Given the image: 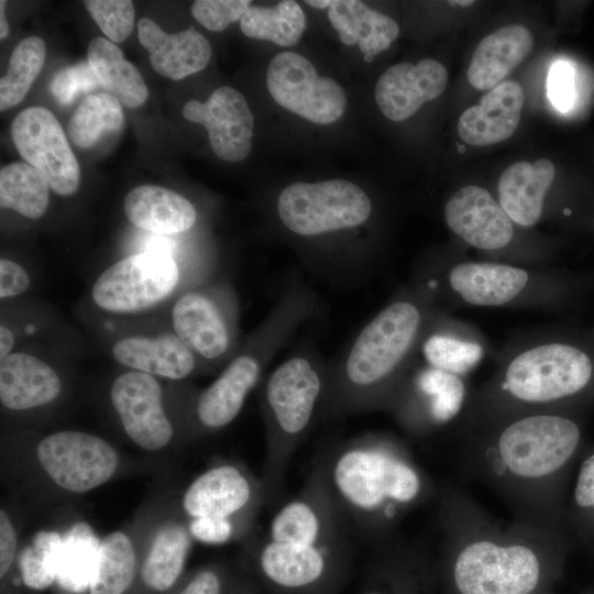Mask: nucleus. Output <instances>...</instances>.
I'll list each match as a JSON object with an SVG mask.
<instances>
[{"label": "nucleus", "instance_id": "obj_2", "mask_svg": "<svg viewBox=\"0 0 594 594\" xmlns=\"http://www.w3.org/2000/svg\"><path fill=\"white\" fill-rule=\"evenodd\" d=\"M442 556L457 594H534L561 553L560 530L501 520L454 486L440 488Z\"/></svg>", "mask_w": 594, "mask_h": 594}, {"label": "nucleus", "instance_id": "obj_48", "mask_svg": "<svg viewBox=\"0 0 594 594\" xmlns=\"http://www.w3.org/2000/svg\"><path fill=\"white\" fill-rule=\"evenodd\" d=\"M19 535L12 516L7 508L0 510V576L3 579L18 554Z\"/></svg>", "mask_w": 594, "mask_h": 594}, {"label": "nucleus", "instance_id": "obj_8", "mask_svg": "<svg viewBox=\"0 0 594 594\" xmlns=\"http://www.w3.org/2000/svg\"><path fill=\"white\" fill-rule=\"evenodd\" d=\"M276 212L287 231L315 239L359 229L370 220L373 205L360 186L345 179L296 182L279 193Z\"/></svg>", "mask_w": 594, "mask_h": 594}, {"label": "nucleus", "instance_id": "obj_26", "mask_svg": "<svg viewBox=\"0 0 594 594\" xmlns=\"http://www.w3.org/2000/svg\"><path fill=\"white\" fill-rule=\"evenodd\" d=\"M525 101L521 86L504 81L484 95L480 103L465 109L458 121L461 140L485 146L510 138L516 131Z\"/></svg>", "mask_w": 594, "mask_h": 594}, {"label": "nucleus", "instance_id": "obj_34", "mask_svg": "<svg viewBox=\"0 0 594 594\" xmlns=\"http://www.w3.org/2000/svg\"><path fill=\"white\" fill-rule=\"evenodd\" d=\"M139 542L125 530H114L101 540L89 594H124L135 580Z\"/></svg>", "mask_w": 594, "mask_h": 594}, {"label": "nucleus", "instance_id": "obj_52", "mask_svg": "<svg viewBox=\"0 0 594 594\" xmlns=\"http://www.w3.org/2000/svg\"><path fill=\"white\" fill-rule=\"evenodd\" d=\"M333 0H307L306 3L316 9H329Z\"/></svg>", "mask_w": 594, "mask_h": 594}, {"label": "nucleus", "instance_id": "obj_38", "mask_svg": "<svg viewBox=\"0 0 594 594\" xmlns=\"http://www.w3.org/2000/svg\"><path fill=\"white\" fill-rule=\"evenodd\" d=\"M122 103L108 92L90 94L84 98L72 116L67 133L80 148H89L105 134L116 133L123 127Z\"/></svg>", "mask_w": 594, "mask_h": 594}, {"label": "nucleus", "instance_id": "obj_54", "mask_svg": "<svg viewBox=\"0 0 594 594\" xmlns=\"http://www.w3.org/2000/svg\"><path fill=\"white\" fill-rule=\"evenodd\" d=\"M449 3L451 6L458 4V6H461V7H468V6L473 4L474 1H472V0L471 1H460V0H458V1H449Z\"/></svg>", "mask_w": 594, "mask_h": 594}, {"label": "nucleus", "instance_id": "obj_43", "mask_svg": "<svg viewBox=\"0 0 594 594\" xmlns=\"http://www.w3.org/2000/svg\"><path fill=\"white\" fill-rule=\"evenodd\" d=\"M251 3L250 0H197L190 13L206 29L221 32L241 19Z\"/></svg>", "mask_w": 594, "mask_h": 594}, {"label": "nucleus", "instance_id": "obj_29", "mask_svg": "<svg viewBox=\"0 0 594 594\" xmlns=\"http://www.w3.org/2000/svg\"><path fill=\"white\" fill-rule=\"evenodd\" d=\"M554 176V165L547 158L517 162L505 169L497 185L498 202L514 223L529 228L540 220Z\"/></svg>", "mask_w": 594, "mask_h": 594}, {"label": "nucleus", "instance_id": "obj_31", "mask_svg": "<svg viewBox=\"0 0 594 594\" xmlns=\"http://www.w3.org/2000/svg\"><path fill=\"white\" fill-rule=\"evenodd\" d=\"M123 208L133 226L161 235L184 233L197 221V210L188 199L155 185L131 189L124 198Z\"/></svg>", "mask_w": 594, "mask_h": 594}, {"label": "nucleus", "instance_id": "obj_33", "mask_svg": "<svg viewBox=\"0 0 594 594\" xmlns=\"http://www.w3.org/2000/svg\"><path fill=\"white\" fill-rule=\"evenodd\" d=\"M87 62L99 86L122 105L136 108L146 101L148 90L140 72L112 42L103 37L94 38L88 46Z\"/></svg>", "mask_w": 594, "mask_h": 594}, {"label": "nucleus", "instance_id": "obj_9", "mask_svg": "<svg viewBox=\"0 0 594 594\" xmlns=\"http://www.w3.org/2000/svg\"><path fill=\"white\" fill-rule=\"evenodd\" d=\"M182 268L162 250L128 255L103 270L91 286L94 304L102 311L128 315L163 302L177 289Z\"/></svg>", "mask_w": 594, "mask_h": 594}, {"label": "nucleus", "instance_id": "obj_1", "mask_svg": "<svg viewBox=\"0 0 594 594\" xmlns=\"http://www.w3.org/2000/svg\"><path fill=\"white\" fill-rule=\"evenodd\" d=\"M461 459L514 518L560 530L562 485L581 443L579 424L562 410L484 411L461 419Z\"/></svg>", "mask_w": 594, "mask_h": 594}, {"label": "nucleus", "instance_id": "obj_51", "mask_svg": "<svg viewBox=\"0 0 594 594\" xmlns=\"http://www.w3.org/2000/svg\"><path fill=\"white\" fill-rule=\"evenodd\" d=\"M6 1H0V38L3 40L9 34V25L4 14Z\"/></svg>", "mask_w": 594, "mask_h": 594}, {"label": "nucleus", "instance_id": "obj_19", "mask_svg": "<svg viewBox=\"0 0 594 594\" xmlns=\"http://www.w3.org/2000/svg\"><path fill=\"white\" fill-rule=\"evenodd\" d=\"M255 546L257 568L268 583L280 590L307 591L323 583L332 573L346 542L301 544L264 537Z\"/></svg>", "mask_w": 594, "mask_h": 594}, {"label": "nucleus", "instance_id": "obj_44", "mask_svg": "<svg viewBox=\"0 0 594 594\" xmlns=\"http://www.w3.org/2000/svg\"><path fill=\"white\" fill-rule=\"evenodd\" d=\"M548 97L561 112L571 110L576 100L575 66L568 59L556 61L548 74Z\"/></svg>", "mask_w": 594, "mask_h": 594}, {"label": "nucleus", "instance_id": "obj_35", "mask_svg": "<svg viewBox=\"0 0 594 594\" xmlns=\"http://www.w3.org/2000/svg\"><path fill=\"white\" fill-rule=\"evenodd\" d=\"M100 540L85 522L73 526L64 536L56 565V582L69 592L80 593L94 580Z\"/></svg>", "mask_w": 594, "mask_h": 594}, {"label": "nucleus", "instance_id": "obj_15", "mask_svg": "<svg viewBox=\"0 0 594 594\" xmlns=\"http://www.w3.org/2000/svg\"><path fill=\"white\" fill-rule=\"evenodd\" d=\"M346 527L319 457L300 492L271 519L266 538L277 542L331 544L345 541Z\"/></svg>", "mask_w": 594, "mask_h": 594}, {"label": "nucleus", "instance_id": "obj_10", "mask_svg": "<svg viewBox=\"0 0 594 594\" xmlns=\"http://www.w3.org/2000/svg\"><path fill=\"white\" fill-rule=\"evenodd\" d=\"M34 461L57 490L84 494L108 483L121 464L119 451L105 438L80 430H59L42 437Z\"/></svg>", "mask_w": 594, "mask_h": 594}, {"label": "nucleus", "instance_id": "obj_24", "mask_svg": "<svg viewBox=\"0 0 594 594\" xmlns=\"http://www.w3.org/2000/svg\"><path fill=\"white\" fill-rule=\"evenodd\" d=\"M448 84L446 67L424 58L387 68L375 85V101L382 113L399 122L414 116L424 103L439 97Z\"/></svg>", "mask_w": 594, "mask_h": 594}, {"label": "nucleus", "instance_id": "obj_5", "mask_svg": "<svg viewBox=\"0 0 594 594\" xmlns=\"http://www.w3.org/2000/svg\"><path fill=\"white\" fill-rule=\"evenodd\" d=\"M593 375V361L583 349L546 337L534 339L510 350L469 408L559 410L591 385Z\"/></svg>", "mask_w": 594, "mask_h": 594}, {"label": "nucleus", "instance_id": "obj_50", "mask_svg": "<svg viewBox=\"0 0 594 594\" xmlns=\"http://www.w3.org/2000/svg\"><path fill=\"white\" fill-rule=\"evenodd\" d=\"M15 331L2 319L0 324V359L12 353L15 350Z\"/></svg>", "mask_w": 594, "mask_h": 594}, {"label": "nucleus", "instance_id": "obj_36", "mask_svg": "<svg viewBox=\"0 0 594 594\" xmlns=\"http://www.w3.org/2000/svg\"><path fill=\"white\" fill-rule=\"evenodd\" d=\"M50 184L28 163H11L0 172V205L28 219H40L50 205Z\"/></svg>", "mask_w": 594, "mask_h": 594}, {"label": "nucleus", "instance_id": "obj_14", "mask_svg": "<svg viewBox=\"0 0 594 594\" xmlns=\"http://www.w3.org/2000/svg\"><path fill=\"white\" fill-rule=\"evenodd\" d=\"M266 85L279 106L317 124L336 122L346 107L343 88L330 77L318 75L306 57L294 52L273 57Z\"/></svg>", "mask_w": 594, "mask_h": 594}, {"label": "nucleus", "instance_id": "obj_40", "mask_svg": "<svg viewBox=\"0 0 594 594\" xmlns=\"http://www.w3.org/2000/svg\"><path fill=\"white\" fill-rule=\"evenodd\" d=\"M63 535L56 530H40L18 554L23 583L32 590H45L56 582L57 559Z\"/></svg>", "mask_w": 594, "mask_h": 594}, {"label": "nucleus", "instance_id": "obj_37", "mask_svg": "<svg viewBox=\"0 0 594 594\" xmlns=\"http://www.w3.org/2000/svg\"><path fill=\"white\" fill-rule=\"evenodd\" d=\"M240 28L249 37L292 46L304 34L306 16L293 0L279 1L274 7L251 4L240 19Z\"/></svg>", "mask_w": 594, "mask_h": 594}, {"label": "nucleus", "instance_id": "obj_53", "mask_svg": "<svg viewBox=\"0 0 594 594\" xmlns=\"http://www.w3.org/2000/svg\"><path fill=\"white\" fill-rule=\"evenodd\" d=\"M362 594H389V593H387L386 591H384L382 588H369L365 592H363Z\"/></svg>", "mask_w": 594, "mask_h": 594}, {"label": "nucleus", "instance_id": "obj_32", "mask_svg": "<svg viewBox=\"0 0 594 594\" xmlns=\"http://www.w3.org/2000/svg\"><path fill=\"white\" fill-rule=\"evenodd\" d=\"M328 19L345 45L359 44L366 63L397 38L398 24L359 0H333Z\"/></svg>", "mask_w": 594, "mask_h": 594}, {"label": "nucleus", "instance_id": "obj_21", "mask_svg": "<svg viewBox=\"0 0 594 594\" xmlns=\"http://www.w3.org/2000/svg\"><path fill=\"white\" fill-rule=\"evenodd\" d=\"M444 220L465 243L482 251H501L514 238V222L485 188L469 185L448 200Z\"/></svg>", "mask_w": 594, "mask_h": 594}, {"label": "nucleus", "instance_id": "obj_17", "mask_svg": "<svg viewBox=\"0 0 594 594\" xmlns=\"http://www.w3.org/2000/svg\"><path fill=\"white\" fill-rule=\"evenodd\" d=\"M12 141L21 157L47 179L61 196L75 194L80 168L56 117L43 107L22 110L11 124Z\"/></svg>", "mask_w": 594, "mask_h": 594}, {"label": "nucleus", "instance_id": "obj_7", "mask_svg": "<svg viewBox=\"0 0 594 594\" xmlns=\"http://www.w3.org/2000/svg\"><path fill=\"white\" fill-rule=\"evenodd\" d=\"M170 324L206 370L226 365L242 343L237 297L224 280L202 282L184 290L174 300Z\"/></svg>", "mask_w": 594, "mask_h": 594}, {"label": "nucleus", "instance_id": "obj_12", "mask_svg": "<svg viewBox=\"0 0 594 594\" xmlns=\"http://www.w3.org/2000/svg\"><path fill=\"white\" fill-rule=\"evenodd\" d=\"M465 377L416 358L388 411L409 435H432L462 419L471 403Z\"/></svg>", "mask_w": 594, "mask_h": 594}, {"label": "nucleus", "instance_id": "obj_18", "mask_svg": "<svg viewBox=\"0 0 594 594\" xmlns=\"http://www.w3.org/2000/svg\"><path fill=\"white\" fill-rule=\"evenodd\" d=\"M263 378L258 363L237 352L209 386L191 395L186 408L188 432L198 437L229 426Z\"/></svg>", "mask_w": 594, "mask_h": 594}, {"label": "nucleus", "instance_id": "obj_45", "mask_svg": "<svg viewBox=\"0 0 594 594\" xmlns=\"http://www.w3.org/2000/svg\"><path fill=\"white\" fill-rule=\"evenodd\" d=\"M187 521L193 539L206 544H224L248 534L229 520L198 518Z\"/></svg>", "mask_w": 594, "mask_h": 594}, {"label": "nucleus", "instance_id": "obj_41", "mask_svg": "<svg viewBox=\"0 0 594 594\" xmlns=\"http://www.w3.org/2000/svg\"><path fill=\"white\" fill-rule=\"evenodd\" d=\"M85 7L109 40L123 42L134 26V7L130 0H86Z\"/></svg>", "mask_w": 594, "mask_h": 594}, {"label": "nucleus", "instance_id": "obj_4", "mask_svg": "<svg viewBox=\"0 0 594 594\" xmlns=\"http://www.w3.org/2000/svg\"><path fill=\"white\" fill-rule=\"evenodd\" d=\"M348 527L385 546L402 520L440 488L398 438L372 432L320 457Z\"/></svg>", "mask_w": 594, "mask_h": 594}, {"label": "nucleus", "instance_id": "obj_46", "mask_svg": "<svg viewBox=\"0 0 594 594\" xmlns=\"http://www.w3.org/2000/svg\"><path fill=\"white\" fill-rule=\"evenodd\" d=\"M31 285L28 271L8 257L0 258V298L2 301L23 295Z\"/></svg>", "mask_w": 594, "mask_h": 594}, {"label": "nucleus", "instance_id": "obj_47", "mask_svg": "<svg viewBox=\"0 0 594 594\" xmlns=\"http://www.w3.org/2000/svg\"><path fill=\"white\" fill-rule=\"evenodd\" d=\"M573 505L580 513L594 512V452L581 463L573 491Z\"/></svg>", "mask_w": 594, "mask_h": 594}, {"label": "nucleus", "instance_id": "obj_11", "mask_svg": "<svg viewBox=\"0 0 594 594\" xmlns=\"http://www.w3.org/2000/svg\"><path fill=\"white\" fill-rule=\"evenodd\" d=\"M440 277L419 280L432 290L444 287L460 301L475 307L546 305V276L509 263L463 261L444 270Z\"/></svg>", "mask_w": 594, "mask_h": 594}, {"label": "nucleus", "instance_id": "obj_20", "mask_svg": "<svg viewBox=\"0 0 594 594\" xmlns=\"http://www.w3.org/2000/svg\"><path fill=\"white\" fill-rule=\"evenodd\" d=\"M183 116L206 128L211 148L222 161L239 162L250 154L254 118L239 90L222 86L205 102L189 100Z\"/></svg>", "mask_w": 594, "mask_h": 594}, {"label": "nucleus", "instance_id": "obj_25", "mask_svg": "<svg viewBox=\"0 0 594 594\" xmlns=\"http://www.w3.org/2000/svg\"><path fill=\"white\" fill-rule=\"evenodd\" d=\"M193 541L180 509L157 519L141 542L145 547L140 566L144 585L155 592L170 588L184 570Z\"/></svg>", "mask_w": 594, "mask_h": 594}, {"label": "nucleus", "instance_id": "obj_39", "mask_svg": "<svg viewBox=\"0 0 594 594\" xmlns=\"http://www.w3.org/2000/svg\"><path fill=\"white\" fill-rule=\"evenodd\" d=\"M46 56V44L38 36L23 38L13 50L7 73L0 80V110L23 100L40 74Z\"/></svg>", "mask_w": 594, "mask_h": 594}, {"label": "nucleus", "instance_id": "obj_23", "mask_svg": "<svg viewBox=\"0 0 594 594\" xmlns=\"http://www.w3.org/2000/svg\"><path fill=\"white\" fill-rule=\"evenodd\" d=\"M64 392L57 369L45 359L14 350L0 359V403L11 413H30L55 404Z\"/></svg>", "mask_w": 594, "mask_h": 594}, {"label": "nucleus", "instance_id": "obj_6", "mask_svg": "<svg viewBox=\"0 0 594 594\" xmlns=\"http://www.w3.org/2000/svg\"><path fill=\"white\" fill-rule=\"evenodd\" d=\"M327 384L328 361L310 343L301 344L262 380L266 501L280 496L293 454L320 416Z\"/></svg>", "mask_w": 594, "mask_h": 594}, {"label": "nucleus", "instance_id": "obj_49", "mask_svg": "<svg viewBox=\"0 0 594 594\" xmlns=\"http://www.w3.org/2000/svg\"><path fill=\"white\" fill-rule=\"evenodd\" d=\"M222 587L219 571L207 568L197 572L177 594H222Z\"/></svg>", "mask_w": 594, "mask_h": 594}, {"label": "nucleus", "instance_id": "obj_22", "mask_svg": "<svg viewBox=\"0 0 594 594\" xmlns=\"http://www.w3.org/2000/svg\"><path fill=\"white\" fill-rule=\"evenodd\" d=\"M110 353L127 370L160 380L182 381L206 370L199 358L173 331L122 336L113 341Z\"/></svg>", "mask_w": 594, "mask_h": 594}, {"label": "nucleus", "instance_id": "obj_16", "mask_svg": "<svg viewBox=\"0 0 594 594\" xmlns=\"http://www.w3.org/2000/svg\"><path fill=\"white\" fill-rule=\"evenodd\" d=\"M109 399L123 432L140 449L158 452L174 440L160 378L125 370L111 382Z\"/></svg>", "mask_w": 594, "mask_h": 594}, {"label": "nucleus", "instance_id": "obj_27", "mask_svg": "<svg viewBox=\"0 0 594 594\" xmlns=\"http://www.w3.org/2000/svg\"><path fill=\"white\" fill-rule=\"evenodd\" d=\"M485 351L481 336L448 319L436 308L422 332L417 359L429 366L465 377L483 361Z\"/></svg>", "mask_w": 594, "mask_h": 594}, {"label": "nucleus", "instance_id": "obj_30", "mask_svg": "<svg viewBox=\"0 0 594 594\" xmlns=\"http://www.w3.org/2000/svg\"><path fill=\"white\" fill-rule=\"evenodd\" d=\"M534 37L521 24H507L485 36L473 52L468 80L476 89L487 90L502 84L531 53Z\"/></svg>", "mask_w": 594, "mask_h": 594}, {"label": "nucleus", "instance_id": "obj_28", "mask_svg": "<svg viewBox=\"0 0 594 594\" xmlns=\"http://www.w3.org/2000/svg\"><path fill=\"white\" fill-rule=\"evenodd\" d=\"M138 36L150 54L154 70L172 80L200 72L211 56L208 40L194 28L168 34L156 22L145 18L138 22Z\"/></svg>", "mask_w": 594, "mask_h": 594}, {"label": "nucleus", "instance_id": "obj_42", "mask_svg": "<svg viewBox=\"0 0 594 594\" xmlns=\"http://www.w3.org/2000/svg\"><path fill=\"white\" fill-rule=\"evenodd\" d=\"M99 82L88 62H79L62 68L53 77L50 91L54 99L62 106H68L82 94L96 89Z\"/></svg>", "mask_w": 594, "mask_h": 594}, {"label": "nucleus", "instance_id": "obj_3", "mask_svg": "<svg viewBox=\"0 0 594 594\" xmlns=\"http://www.w3.org/2000/svg\"><path fill=\"white\" fill-rule=\"evenodd\" d=\"M433 290L417 279L399 289L328 362L320 416L386 410L414 365L422 332L437 308Z\"/></svg>", "mask_w": 594, "mask_h": 594}, {"label": "nucleus", "instance_id": "obj_13", "mask_svg": "<svg viewBox=\"0 0 594 594\" xmlns=\"http://www.w3.org/2000/svg\"><path fill=\"white\" fill-rule=\"evenodd\" d=\"M266 492L263 480L245 466L221 462L196 476L184 491L179 509L190 519L232 521L248 532L252 529Z\"/></svg>", "mask_w": 594, "mask_h": 594}]
</instances>
